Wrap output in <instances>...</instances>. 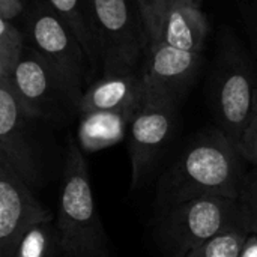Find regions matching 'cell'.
<instances>
[{
    "instance_id": "obj_4",
    "label": "cell",
    "mask_w": 257,
    "mask_h": 257,
    "mask_svg": "<svg viewBox=\"0 0 257 257\" xmlns=\"http://www.w3.org/2000/svg\"><path fill=\"white\" fill-rule=\"evenodd\" d=\"M242 215L239 199L197 197L163 211L157 242L166 257H187Z\"/></svg>"
},
{
    "instance_id": "obj_7",
    "label": "cell",
    "mask_w": 257,
    "mask_h": 257,
    "mask_svg": "<svg viewBox=\"0 0 257 257\" xmlns=\"http://www.w3.org/2000/svg\"><path fill=\"white\" fill-rule=\"evenodd\" d=\"M11 84L29 119H59L65 107L78 110L62 77L30 45L17 65Z\"/></svg>"
},
{
    "instance_id": "obj_1",
    "label": "cell",
    "mask_w": 257,
    "mask_h": 257,
    "mask_svg": "<svg viewBox=\"0 0 257 257\" xmlns=\"http://www.w3.org/2000/svg\"><path fill=\"white\" fill-rule=\"evenodd\" d=\"M241 160L239 151L220 128L197 134L163 176L157 196L160 206L164 211L208 196L239 199L245 175Z\"/></svg>"
},
{
    "instance_id": "obj_9",
    "label": "cell",
    "mask_w": 257,
    "mask_h": 257,
    "mask_svg": "<svg viewBox=\"0 0 257 257\" xmlns=\"http://www.w3.org/2000/svg\"><path fill=\"white\" fill-rule=\"evenodd\" d=\"M53 214L33 196L30 184L0 157V257H14L26 232Z\"/></svg>"
},
{
    "instance_id": "obj_19",
    "label": "cell",
    "mask_w": 257,
    "mask_h": 257,
    "mask_svg": "<svg viewBox=\"0 0 257 257\" xmlns=\"http://www.w3.org/2000/svg\"><path fill=\"white\" fill-rule=\"evenodd\" d=\"M137 9L142 15L148 38L149 47L160 41L163 21L170 6V0H136Z\"/></svg>"
},
{
    "instance_id": "obj_15",
    "label": "cell",
    "mask_w": 257,
    "mask_h": 257,
    "mask_svg": "<svg viewBox=\"0 0 257 257\" xmlns=\"http://www.w3.org/2000/svg\"><path fill=\"white\" fill-rule=\"evenodd\" d=\"M47 2L81 42L98 80L99 78L98 74H101L102 71V62H101L98 36L92 18L90 0H47Z\"/></svg>"
},
{
    "instance_id": "obj_18",
    "label": "cell",
    "mask_w": 257,
    "mask_h": 257,
    "mask_svg": "<svg viewBox=\"0 0 257 257\" xmlns=\"http://www.w3.org/2000/svg\"><path fill=\"white\" fill-rule=\"evenodd\" d=\"M26 48V35L14 21L0 18V78H12Z\"/></svg>"
},
{
    "instance_id": "obj_5",
    "label": "cell",
    "mask_w": 257,
    "mask_h": 257,
    "mask_svg": "<svg viewBox=\"0 0 257 257\" xmlns=\"http://www.w3.org/2000/svg\"><path fill=\"white\" fill-rule=\"evenodd\" d=\"M90 8L101 51V75L136 72L142 54L149 51L139 9L131 0H90Z\"/></svg>"
},
{
    "instance_id": "obj_8",
    "label": "cell",
    "mask_w": 257,
    "mask_h": 257,
    "mask_svg": "<svg viewBox=\"0 0 257 257\" xmlns=\"http://www.w3.org/2000/svg\"><path fill=\"white\" fill-rule=\"evenodd\" d=\"M176 105L178 102L167 98L143 96L130 125L131 190L142 187L170 142L176 122Z\"/></svg>"
},
{
    "instance_id": "obj_22",
    "label": "cell",
    "mask_w": 257,
    "mask_h": 257,
    "mask_svg": "<svg viewBox=\"0 0 257 257\" xmlns=\"http://www.w3.org/2000/svg\"><path fill=\"white\" fill-rule=\"evenodd\" d=\"M27 11V0H0V18L14 21Z\"/></svg>"
},
{
    "instance_id": "obj_10",
    "label": "cell",
    "mask_w": 257,
    "mask_h": 257,
    "mask_svg": "<svg viewBox=\"0 0 257 257\" xmlns=\"http://www.w3.org/2000/svg\"><path fill=\"white\" fill-rule=\"evenodd\" d=\"M200 63V53H191L158 41L149 47V57L142 72L145 95L181 99L191 84Z\"/></svg>"
},
{
    "instance_id": "obj_6",
    "label": "cell",
    "mask_w": 257,
    "mask_h": 257,
    "mask_svg": "<svg viewBox=\"0 0 257 257\" xmlns=\"http://www.w3.org/2000/svg\"><path fill=\"white\" fill-rule=\"evenodd\" d=\"M212 101L218 128L239 151L257 108V81L242 57L229 53L223 57L214 78Z\"/></svg>"
},
{
    "instance_id": "obj_21",
    "label": "cell",
    "mask_w": 257,
    "mask_h": 257,
    "mask_svg": "<svg viewBox=\"0 0 257 257\" xmlns=\"http://www.w3.org/2000/svg\"><path fill=\"white\" fill-rule=\"evenodd\" d=\"M241 157L257 167V108L239 145Z\"/></svg>"
},
{
    "instance_id": "obj_16",
    "label": "cell",
    "mask_w": 257,
    "mask_h": 257,
    "mask_svg": "<svg viewBox=\"0 0 257 257\" xmlns=\"http://www.w3.org/2000/svg\"><path fill=\"white\" fill-rule=\"evenodd\" d=\"M250 233L244 215H241L235 223L202 244L187 257H241L244 242Z\"/></svg>"
},
{
    "instance_id": "obj_17",
    "label": "cell",
    "mask_w": 257,
    "mask_h": 257,
    "mask_svg": "<svg viewBox=\"0 0 257 257\" xmlns=\"http://www.w3.org/2000/svg\"><path fill=\"white\" fill-rule=\"evenodd\" d=\"M60 250L57 226L53 220L42 221L30 227L20 241L14 257H54V250Z\"/></svg>"
},
{
    "instance_id": "obj_3",
    "label": "cell",
    "mask_w": 257,
    "mask_h": 257,
    "mask_svg": "<svg viewBox=\"0 0 257 257\" xmlns=\"http://www.w3.org/2000/svg\"><path fill=\"white\" fill-rule=\"evenodd\" d=\"M27 38L50 66L62 77L77 104L96 80L89 57L66 23L47 0H35L26 11Z\"/></svg>"
},
{
    "instance_id": "obj_20",
    "label": "cell",
    "mask_w": 257,
    "mask_h": 257,
    "mask_svg": "<svg viewBox=\"0 0 257 257\" xmlns=\"http://www.w3.org/2000/svg\"><path fill=\"white\" fill-rule=\"evenodd\" d=\"M239 205L251 233H257V169L244 175Z\"/></svg>"
},
{
    "instance_id": "obj_14",
    "label": "cell",
    "mask_w": 257,
    "mask_h": 257,
    "mask_svg": "<svg viewBox=\"0 0 257 257\" xmlns=\"http://www.w3.org/2000/svg\"><path fill=\"white\" fill-rule=\"evenodd\" d=\"M137 110L80 113L77 142L81 151L98 152L119 143Z\"/></svg>"
},
{
    "instance_id": "obj_23",
    "label": "cell",
    "mask_w": 257,
    "mask_h": 257,
    "mask_svg": "<svg viewBox=\"0 0 257 257\" xmlns=\"http://www.w3.org/2000/svg\"><path fill=\"white\" fill-rule=\"evenodd\" d=\"M241 257H257V233H250L244 242Z\"/></svg>"
},
{
    "instance_id": "obj_12",
    "label": "cell",
    "mask_w": 257,
    "mask_h": 257,
    "mask_svg": "<svg viewBox=\"0 0 257 257\" xmlns=\"http://www.w3.org/2000/svg\"><path fill=\"white\" fill-rule=\"evenodd\" d=\"M143 95V78L136 72L101 75L81 96L78 113L137 110Z\"/></svg>"
},
{
    "instance_id": "obj_2",
    "label": "cell",
    "mask_w": 257,
    "mask_h": 257,
    "mask_svg": "<svg viewBox=\"0 0 257 257\" xmlns=\"http://www.w3.org/2000/svg\"><path fill=\"white\" fill-rule=\"evenodd\" d=\"M56 226L62 257H110V242L95 205L84 152L72 136L66 145Z\"/></svg>"
},
{
    "instance_id": "obj_13",
    "label": "cell",
    "mask_w": 257,
    "mask_h": 257,
    "mask_svg": "<svg viewBox=\"0 0 257 257\" xmlns=\"http://www.w3.org/2000/svg\"><path fill=\"white\" fill-rule=\"evenodd\" d=\"M208 36V20L199 2L170 3L160 41L179 50L200 53Z\"/></svg>"
},
{
    "instance_id": "obj_11",
    "label": "cell",
    "mask_w": 257,
    "mask_h": 257,
    "mask_svg": "<svg viewBox=\"0 0 257 257\" xmlns=\"http://www.w3.org/2000/svg\"><path fill=\"white\" fill-rule=\"evenodd\" d=\"M27 120L29 116L20 105L11 80L0 78V157L6 158L30 185H35L39 181V169Z\"/></svg>"
},
{
    "instance_id": "obj_24",
    "label": "cell",
    "mask_w": 257,
    "mask_h": 257,
    "mask_svg": "<svg viewBox=\"0 0 257 257\" xmlns=\"http://www.w3.org/2000/svg\"><path fill=\"white\" fill-rule=\"evenodd\" d=\"M178 2H199V0H170V3H178Z\"/></svg>"
}]
</instances>
